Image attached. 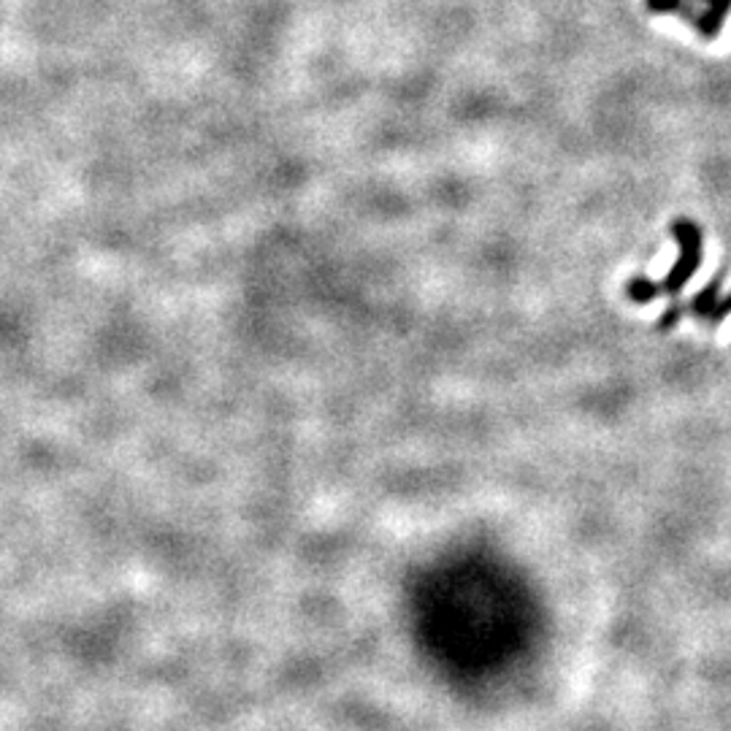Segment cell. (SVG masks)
<instances>
[{
    "instance_id": "1",
    "label": "cell",
    "mask_w": 731,
    "mask_h": 731,
    "mask_svg": "<svg viewBox=\"0 0 731 731\" xmlns=\"http://www.w3.org/2000/svg\"><path fill=\"white\" fill-rule=\"evenodd\" d=\"M672 236L680 242V261L674 263L672 272L663 276L661 282H650L644 276H634V280L626 282V296L634 304H650L659 296H678L680 291L688 285V280H693V274L702 266L704 255V236L693 220L680 217L672 223Z\"/></svg>"
},
{
    "instance_id": "2",
    "label": "cell",
    "mask_w": 731,
    "mask_h": 731,
    "mask_svg": "<svg viewBox=\"0 0 731 731\" xmlns=\"http://www.w3.org/2000/svg\"><path fill=\"white\" fill-rule=\"evenodd\" d=\"M644 9H648L650 14H678L680 20L693 24V30H697V24L704 14V9H697L693 0H644Z\"/></svg>"
},
{
    "instance_id": "3",
    "label": "cell",
    "mask_w": 731,
    "mask_h": 731,
    "mask_svg": "<svg viewBox=\"0 0 731 731\" xmlns=\"http://www.w3.org/2000/svg\"><path fill=\"white\" fill-rule=\"evenodd\" d=\"M721 285H723V274H718L715 280H710L708 285L702 287V291L697 293V296L691 298V304L686 306L688 312H691V315H697V317H702V321H710V315H712V309H715V304L721 298Z\"/></svg>"
},
{
    "instance_id": "4",
    "label": "cell",
    "mask_w": 731,
    "mask_h": 731,
    "mask_svg": "<svg viewBox=\"0 0 731 731\" xmlns=\"http://www.w3.org/2000/svg\"><path fill=\"white\" fill-rule=\"evenodd\" d=\"M683 312H686V306H680V304H672V306H669V309L661 315L659 328H661V331L674 328V325L680 323V317H683Z\"/></svg>"
},
{
    "instance_id": "5",
    "label": "cell",
    "mask_w": 731,
    "mask_h": 731,
    "mask_svg": "<svg viewBox=\"0 0 731 731\" xmlns=\"http://www.w3.org/2000/svg\"><path fill=\"white\" fill-rule=\"evenodd\" d=\"M731 315V296H727L723 301H718L715 304V309H712V315H710V325H721L723 321H727V317Z\"/></svg>"
},
{
    "instance_id": "6",
    "label": "cell",
    "mask_w": 731,
    "mask_h": 731,
    "mask_svg": "<svg viewBox=\"0 0 731 731\" xmlns=\"http://www.w3.org/2000/svg\"><path fill=\"white\" fill-rule=\"evenodd\" d=\"M704 9L712 11L715 17H721V20H727L729 11H731V0H702Z\"/></svg>"
}]
</instances>
